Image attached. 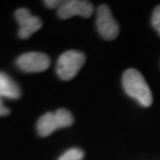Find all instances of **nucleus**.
<instances>
[{
  "instance_id": "1",
  "label": "nucleus",
  "mask_w": 160,
  "mask_h": 160,
  "mask_svg": "<svg viewBox=\"0 0 160 160\" xmlns=\"http://www.w3.org/2000/svg\"><path fill=\"white\" fill-rule=\"evenodd\" d=\"M122 84L126 94L135 99L142 106H151L153 102L152 91L139 71L135 69L126 70L122 77Z\"/></svg>"
},
{
  "instance_id": "2",
  "label": "nucleus",
  "mask_w": 160,
  "mask_h": 160,
  "mask_svg": "<svg viewBox=\"0 0 160 160\" xmlns=\"http://www.w3.org/2000/svg\"><path fill=\"white\" fill-rule=\"evenodd\" d=\"M73 124V117L69 110L60 108L56 112H47L37 122V133L47 137L60 128H67Z\"/></svg>"
},
{
  "instance_id": "3",
  "label": "nucleus",
  "mask_w": 160,
  "mask_h": 160,
  "mask_svg": "<svg viewBox=\"0 0 160 160\" xmlns=\"http://www.w3.org/2000/svg\"><path fill=\"white\" fill-rule=\"evenodd\" d=\"M86 62L84 53L69 50L61 54L57 62V74L62 80H71L78 75Z\"/></svg>"
},
{
  "instance_id": "4",
  "label": "nucleus",
  "mask_w": 160,
  "mask_h": 160,
  "mask_svg": "<svg viewBox=\"0 0 160 160\" xmlns=\"http://www.w3.org/2000/svg\"><path fill=\"white\" fill-rule=\"evenodd\" d=\"M96 25L99 35L104 40L113 41L118 36L120 28L117 21L114 19L113 14L108 5L101 4L97 8Z\"/></svg>"
},
{
  "instance_id": "5",
  "label": "nucleus",
  "mask_w": 160,
  "mask_h": 160,
  "mask_svg": "<svg viewBox=\"0 0 160 160\" xmlns=\"http://www.w3.org/2000/svg\"><path fill=\"white\" fill-rule=\"evenodd\" d=\"M51 64L50 57L42 52L23 53L17 59V66L24 72L38 73L46 71Z\"/></svg>"
},
{
  "instance_id": "6",
  "label": "nucleus",
  "mask_w": 160,
  "mask_h": 160,
  "mask_svg": "<svg viewBox=\"0 0 160 160\" xmlns=\"http://www.w3.org/2000/svg\"><path fill=\"white\" fill-rule=\"evenodd\" d=\"M15 16L20 25L19 36L23 40L29 39L33 33L38 31L42 26V19L33 16L28 8H22L17 9Z\"/></svg>"
},
{
  "instance_id": "7",
  "label": "nucleus",
  "mask_w": 160,
  "mask_h": 160,
  "mask_svg": "<svg viewBox=\"0 0 160 160\" xmlns=\"http://www.w3.org/2000/svg\"><path fill=\"white\" fill-rule=\"evenodd\" d=\"M93 5L89 1L84 0H69L62 3L58 8V16L61 19L66 20L74 16H81L84 18H89L93 14Z\"/></svg>"
},
{
  "instance_id": "8",
  "label": "nucleus",
  "mask_w": 160,
  "mask_h": 160,
  "mask_svg": "<svg viewBox=\"0 0 160 160\" xmlns=\"http://www.w3.org/2000/svg\"><path fill=\"white\" fill-rule=\"evenodd\" d=\"M21 88L8 74L0 72V98L19 99L21 97Z\"/></svg>"
},
{
  "instance_id": "9",
  "label": "nucleus",
  "mask_w": 160,
  "mask_h": 160,
  "mask_svg": "<svg viewBox=\"0 0 160 160\" xmlns=\"http://www.w3.org/2000/svg\"><path fill=\"white\" fill-rule=\"evenodd\" d=\"M85 153L79 148H71L64 152L58 160H83Z\"/></svg>"
},
{
  "instance_id": "10",
  "label": "nucleus",
  "mask_w": 160,
  "mask_h": 160,
  "mask_svg": "<svg viewBox=\"0 0 160 160\" xmlns=\"http://www.w3.org/2000/svg\"><path fill=\"white\" fill-rule=\"evenodd\" d=\"M152 25L154 26L156 31H157L160 36V5H158L157 8L154 9V12H153Z\"/></svg>"
},
{
  "instance_id": "11",
  "label": "nucleus",
  "mask_w": 160,
  "mask_h": 160,
  "mask_svg": "<svg viewBox=\"0 0 160 160\" xmlns=\"http://www.w3.org/2000/svg\"><path fill=\"white\" fill-rule=\"evenodd\" d=\"M63 1H60V0H46L45 1V4L48 6V8H60L61 5H62Z\"/></svg>"
},
{
  "instance_id": "12",
  "label": "nucleus",
  "mask_w": 160,
  "mask_h": 160,
  "mask_svg": "<svg viewBox=\"0 0 160 160\" xmlns=\"http://www.w3.org/2000/svg\"><path fill=\"white\" fill-rule=\"evenodd\" d=\"M9 113H11V110H9L8 108L5 106L4 103H3V101H2V99L0 98V117L8 115Z\"/></svg>"
}]
</instances>
